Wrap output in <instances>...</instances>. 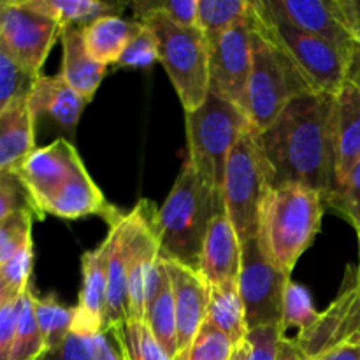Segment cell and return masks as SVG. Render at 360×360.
Listing matches in <instances>:
<instances>
[{
	"mask_svg": "<svg viewBox=\"0 0 360 360\" xmlns=\"http://www.w3.org/2000/svg\"><path fill=\"white\" fill-rule=\"evenodd\" d=\"M257 141L271 171V186L304 185L322 195L336 190L334 95L304 91L292 98Z\"/></svg>",
	"mask_w": 360,
	"mask_h": 360,
	"instance_id": "1",
	"label": "cell"
},
{
	"mask_svg": "<svg viewBox=\"0 0 360 360\" xmlns=\"http://www.w3.org/2000/svg\"><path fill=\"white\" fill-rule=\"evenodd\" d=\"M220 211H225L224 199L185 160L165 202L158 210H148L162 259L176 260L197 271L207 229Z\"/></svg>",
	"mask_w": 360,
	"mask_h": 360,
	"instance_id": "2",
	"label": "cell"
},
{
	"mask_svg": "<svg viewBox=\"0 0 360 360\" xmlns=\"http://www.w3.org/2000/svg\"><path fill=\"white\" fill-rule=\"evenodd\" d=\"M322 195L304 185L269 186L259 207L257 241L266 259L290 276L323 218Z\"/></svg>",
	"mask_w": 360,
	"mask_h": 360,
	"instance_id": "3",
	"label": "cell"
},
{
	"mask_svg": "<svg viewBox=\"0 0 360 360\" xmlns=\"http://www.w3.org/2000/svg\"><path fill=\"white\" fill-rule=\"evenodd\" d=\"M252 37V70L246 88L245 112L257 132H264L285 105L304 91H315L295 67L264 21L257 2Z\"/></svg>",
	"mask_w": 360,
	"mask_h": 360,
	"instance_id": "4",
	"label": "cell"
},
{
	"mask_svg": "<svg viewBox=\"0 0 360 360\" xmlns=\"http://www.w3.org/2000/svg\"><path fill=\"white\" fill-rule=\"evenodd\" d=\"M185 118L188 141L186 160L221 197L229 153L255 127L241 108L213 90H210L204 104L195 111L186 112Z\"/></svg>",
	"mask_w": 360,
	"mask_h": 360,
	"instance_id": "5",
	"label": "cell"
},
{
	"mask_svg": "<svg viewBox=\"0 0 360 360\" xmlns=\"http://www.w3.org/2000/svg\"><path fill=\"white\" fill-rule=\"evenodd\" d=\"M139 21L157 37L158 62L164 65L185 115L199 109L211 90L210 51L202 32L197 27H179L162 14H148Z\"/></svg>",
	"mask_w": 360,
	"mask_h": 360,
	"instance_id": "6",
	"label": "cell"
},
{
	"mask_svg": "<svg viewBox=\"0 0 360 360\" xmlns=\"http://www.w3.org/2000/svg\"><path fill=\"white\" fill-rule=\"evenodd\" d=\"M271 186V171L252 129L236 143L225 165L224 210L239 243L257 236V220L262 197Z\"/></svg>",
	"mask_w": 360,
	"mask_h": 360,
	"instance_id": "7",
	"label": "cell"
},
{
	"mask_svg": "<svg viewBox=\"0 0 360 360\" xmlns=\"http://www.w3.org/2000/svg\"><path fill=\"white\" fill-rule=\"evenodd\" d=\"M264 21L281 48L287 51L309 86L315 91L336 95L348 79L352 55L329 41L304 34L278 14L267 9L266 2H257Z\"/></svg>",
	"mask_w": 360,
	"mask_h": 360,
	"instance_id": "8",
	"label": "cell"
},
{
	"mask_svg": "<svg viewBox=\"0 0 360 360\" xmlns=\"http://www.w3.org/2000/svg\"><path fill=\"white\" fill-rule=\"evenodd\" d=\"M290 276L278 271L260 250L259 241L250 238L241 245L239 294L245 306L248 330L280 326L283 313V295Z\"/></svg>",
	"mask_w": 360,
	"mask_h": 360,
	"instance_id": "9",
	"label": "cell"
},
{
	"mask_svg": "<svg viewBox=\"0 0 360 360\" xmlns=\"http://www.w3.org/2000/svg\"><path fill=\"white\" fill-rule=\"evenodd\" d=\"M63 28L23 0H0V48L23 69L41 76V69Z\"/></svg>",
	"mask_w": 360,
	"mask_h": 360,
	"instance_id": "10",
	"label": "cell"
},
{
	"mask_svg": "<svg viewBox=\"0 0 360 360\" xmlns=\"http://www.w3.org/2000/svg\"><path fill=\"white\" fill-rule=\"evenodd\" d=\"M255 28V7L224 34L207 41L211 90L245 111L246 88L252 70V37Z\"/></svg>",
	"mask_w": 360,
	"mask_h": 360,
	"instance_id": "11",
	"label": "cell"
},
{
	"mask_svg": "<svg viewBox=\"0 0 360 360\" xmlns=\"http://www.w3.org/2000/svg\"><path fill=\"white\" fill-rule=\"evenodd\" d=\"M81 165L84 164L79 153L67 139H56L28 155L14 172L30 195L35 217H46L44 210L49 200L69 183Z\"/></svg>",
	"mask_w": 360,
	"mask_h": 360,
	"instance_id": "12",
	"label": "cell"
},
{
	"mask_svg": "<svg viewBox=\"0 0 360 360\" xmlns=\"http://www.w3.org/2000/svg\"><path fill=\"white\" fill-rule=\"evenodd\" d=\"M271 13L304 34L329 41L345 51L357 49L340 0H264Z\"/></svg>",
	"mask_w": 360,
	"mask_h": 360,
	"instance_id": "13",
	"label": "cell"
},
{
	"mask_svg": "<svg viewBox=\"0 0 360 360\" xmlns=\"http://www.w3.org/2000/svg\"><path fill=\"white\" fill-rule=\"evenodd\" d=\"M172 285L178 330V354L174 360H188L197 334L206 322L207 285L192 267L176 260L162 259Z\"/></svg>",
	"mask_w": 360,
	"mask_h": 360,
	"instance_id": "14",
	"label": "cell"
},
{
	"mask_svg": "<svg viewBox=\"0 0 360 360\" xmlns=\"http://www.w3.org/2000/svg\"><path fill=\"white\" fill-rule=\"evenodd\" d=\"M109 252H111V239L105 236L102 245L91 252H86L81 259L83 285H81L72 326V333L81 336H91L104 329Z\"/></svg>",
	"mask_w": 360,
	"mask_h": 360,
	"instance_id": "15",
	"label": "cell"
},
{
	"mask_svg": "<svg viewBox=\"0 0 360 360\" xmlns=\"http://www.w3.org/2000/svg\"><path fill=\"white\" fill-rule=\"evenodd\" d=\"M241 269V243L225 211L211 220L204 238L197 273L207 287L238 281Z\"/></svg>",
	"mask_w": 360,
	"mask_h": 360,
	"instance_id": "16",
	"label": "cell"
},
{
	"mask_svg": "<svg viewBox=\"0 0 360 360\" xmlns=\"http://www.w3.org/2000/svg\"><path fill=\"white\" fill-rule=\"evenodd\" d=\"M334 155L340 188L360 160V86L350 79L334 95Z\"/></svg>",
	"mask_w": 360,
	"mask_h": 360,
	"instance_id": "17",
	"label": "cell"
},
{
	"mask_svg": "<svg viewBox=\"0 0 360 360\" xmlns=\"http://www.w3.org/2000/svg\"><path fill=\"white\" fill-rule=\"evenodd\" d=\"M143 322L151 330L169 360H174L178 354L174 294H172L171 280L162 264L160 255H158V260L155 262L150 273V280H148Z\"/></svg>",
	"mask_w": 360,
	"mask_h": 360,
	"instance_id": "18",
	"label": "cell"
},
{
	"mask_svg": "<svg viewBox=\"0 0 360 360\" xmlns=\"http://www.w3.org/2000/svg\"><path fill=\"white\" fill-rule=\"evenodd\" d=\"M28 108L32 116L37 122L39 116L51 118L60 129L65 132H74L88 104L69 83L62 77L56 76H39L32 86L30 94L27 95Z\"/></svg>",
	"mask_w": 360,
	"mask_h": 360,
	"instance_id": "19",
	"label": "cell"
},
{
	"mask_svg": "<svg viewBox=\"0 0 360 360\" xmlns=\"http://www.w3.org/2000/svg\"><path fill=\"white\" fill-rule=\"evenodd\" d=\"M35 123L27 97L0 112V172H14L35 150Z\"/></svg>",
	"mask_w": 360,
	"mask_h": 360,
	"instance_id": "20",
	"label": "cell"
},
{
	"mask_svg": "<svg viewBox=\"0 0 360 360\" xmlns=\"http://www.w3.org/2000/svg\"><path fill=\"white\" fill-rule=\"evenodd\" d=\"M115 211L116 207H112L105 200L104 193L90 178L86 167L81 165L76 174L69 179V183L49 200L44 214H53V217L63 218V220H76V218L101 214L105 220H109Z\"/></svg>",
	"mask_w": 360,
	"mask_h": 360,
	"instance_id": "21",
	"label": "cell"
},
{
	"mask_svg": "<svg viewBox=\"0 0 360 360\" xmlns=\"http://www.w3.org/2000/svg\"><path fill=\"white\" fill-rule=\"evenodd\" d=\"M127 214L116 210L109 217L111 252L108 260V294H105L104 329L111 330L127 322V266H125V231Z\"/></svg>",
	"mask_w": 360,
	"mask_h": 360,
	"instance_id": "22",
	"label": "cell"
},
{
	"mask_svg": "<svg viewBox=\"0 0 360 360\" xmlns=\"http://www.w3.org/2000/svg\"><path fill=\"white\" fill-rule=\"evenodd\" d=\"M60 39H62L63 49L60 74L84 101L90 102L108 72V65L98 63L88 55L81 27L63 28Z\"/></svg>",
	"mask_w": 360,
	"mask_h": 360,
	"instance_id": "23",
	"label": "cell"
},
{
	"mask_svg": "<svg viewBox=\"0 0 360 360\" xmlns=\"http://www.w3.org/2000/svg\"><path fill=\"white\" fill-rule=\"evenodd\" d=\"M355 297H357V278H355V283L352 287L348 285L326 311L320 313L319 320L308 330L297 334L295 343L309 359L319 360L323 354L338 347L341 327H343L345 319H347Z\"/></svg>",
	"mask_w": 360,
	"mask_h": 360,
	"instance_id": "24",
	"label": "cell"
},
{
	"mask_svg": "<svg viewBox=\"0 0 360 360\" xmlns=\"http://www.w3.org/2000/svg\"><path fill=\"white\" fill-rule=\"evenodd\" d=\"M137 21L122 16H102L81 27L84 48L88 55L98 63L111 65L118 63L127 44L136 32Z\"/></svg>",
	"mask_w": 360,
	"mask_h": 360,
	"instance_id": "25",
	"label": "cell"
},
{
	"mask_svg": "<svg viewBox=\"0 0 360 360\" xmlns=\"http://www.w3.org/2000/svg\"><path fill=\"white\" fill-rule=\"evenodd\" d=\"M206 322L231 338L234 347L245 343L248 327L238 281L207 287Z\"/></svg>",
	"mask_w": 360,
	"mask_h": 360,
	"instance_id": "26",
	"label": "cell"
},
{
	"mask_svg": "<svg viewBox=\"0 0 360 360\" xmlns=\"http://www.w3.org/2000/svg\"><path fill=\"white\" fill-rule=\"evenodd\" d=\"M30 9L46 14L62 28L84 27L102 16H120L123 6L102 0H23Z\"/></svg>",
	"mask_w": 360,
	"mask_h": 360,
	"instance_id": "27",
	"label": "cell"
},
{
	"mask_svg": "<svg viewBox=\"0 0 360 360\" xmlns=\"http://www.w3.org/2000/svg\"><path fill=\"white\" fill-rule=\"evenodd\" d=\"M46 355L44 340L39 330L34 309V292L28 287L18 297L16 336H14L11 360H42Z\"/></svg>",
	"mask_w": 360,
	"mask_h": 360,
	"instance_id": "28",
	"label": "cell"
},
{
	"mask_svg": "<svg viewBox=\"0 0 360 360\" xmlns=\"http://www.w3.org/2000/svg\"><path fill=\"white\" fill-rule=\"evenodd\" d=\"M34 309L35 319H37L39 330L44 340L46 354L55 350L62 345L70 334L76 319V306H65L56 301L55 295H46V297H35L34 295Z\"/></svg>",
	"mask_w": 360,
	"mask_h": 360,
	"instance_id": "29",
	"label": "cell"
},
{
	"mask_svg": "<svg viewBox=\"0 0 360 360\" xmlns=\"http://www.w3.org/2000/svg\"><path fill=\"white\" fill-rule=\"evenodd\" d=\"M250 6L248 0H199L197 28L210 41L239 23L248 14Z\"/></svg>",
	"mask_w": 360,
	"mask_h": 360,
	"instance_id": "30",
	"label": "cell"
},
{
	"mask_svg": "<svg viewBox=\"0 0 360 360\" xmlns=\"http://www.w3.org/2000/svg\"><path fill=\"white\" fill-rule=\"evenodd\" d=\"M111 330L118 340L125 360H169L144 322H125Z\"/></svg>",
	"mask_w": 360,
	"mask_h": 360,
	"instance_id": "31",
	"label": "cell"
},
{
	"mask_svg": "<svg viewBox=\"0 0 360 360\" xmlns=\"http://www.w3.org/2000/svg\"><path fill=\"white\" fill-rule=\"evenodd\" d=\"M320 313L313 306L311 295L301 285L288 281L283 295V313H281V333L287 329H297L299 333L308 330L319 320Z\"/></svg>",
	"mask_w": 360,
	"mask_h": 360,
	"instance_id": "32",
	"label": "cell"
},
{
	"mask_svg": "<svg viewBox=\"0 0 360 360\" xmlns=\"http://www.w3.org/2000/svg\"><path fill=\"white\" fill-rule=\"evenodd\" d=\"M37 77L0 48V112L18 98L27 97Z\"/></svg>",
	"mask_w": 360,
	"mask_h": 360,
	"instance_id": "33",
	"label": "cell"
},
{
	"mask_svg": "<svg viewBox=\"0 0 360 360\" xmlns=\"http://www.w3.org/2000/svg\"><path fill=\"white\" fill-rule=\"evenodd\" d=\"M34 211L20 210L0 220V266L13 259L18 252L30 245Z\"/></svg>",
	"mask_w": 360,
	"mask_h": 360,
	"instance_id": "34",
	"label": "cell"
},
{
	"mask_svg": "<svg viewBox=\"0 0 360 360\" xmlns=\"http://www.w3.org/2000/svg\"><path fill=\"white\" fill-rule=\"evenodd\" d=\"M199 0H137L132 4L134 20L139 21L148 14H162L179 27H197Z\"/></svg>",
	"mask_w": 360,
	"mask_h": 360,
	"instance_id": "35",
	"label": "cell"
},
{
	"mask_svg": "<svg viewBox=\"0 0 360 360\" xmlns=\"http://www.w3.org/2000/svg\"><path fill=\"white\" fill-rule=\"evenodd\" d=\"M158 62V42L150 27L137 21L136 32L127 44L125 51L120 56L118 67H129V69H141L150 67L151 63Z\"/></svg>",
	"mask_w": 360,
	"mask_h": 360,
	"instance_id": "36",
	"label": "cell"
},
{
	"mask_svg": "<svg viewBox=\"0 0 360 360\" xmlns=\"http://www.w3.org/2000/svg\"><path fill=\"white\" fill-rule=\"evenodd\" d=\"M327 204L350 221L360 241V160L352 169L343 185L336 188L333 197L327 200Z\"/></svg>",
	"mask_w": 360,
	"mask_h": 360,
	"instance_id": "37",
	"label": "cell"
},
{
	"mask_svg": "<svg viewBox=\"0 0 360 360\" xmlns=\"http://www.w3.org/2000/svg\"><path fill=\"white\" fill-rule=\"evenodd\" d=\"M234 348L231 338L204 322L193 341L188 360H231Z\"/></svg>",
	"mask_w": 360,
	"mask_h": 360,
	"instance_id": "38",
	"label": "cell"
},
{
	"mask_svg": "<svg viewBox=\"0 0 360 360\" xmlns=\"http://www.w3.org/2000/svg\"><path fill=\"white\" fill-rule=\"evenodd\" d=\"M32 267H34V243L25 246L13 259L0 266V274L14 297H20L28 287H32Z\"/></svg>",
	"mask_w": 360,
	"mask_h": 360,
	"instance_id": "39",
	"label": "cell"
},
{
	"mask_svg": "<svg viewBox=\"0 0 360 360\" xmlns=\"http://www.w3.org/2000/svg\"><path fill=\"white\" fill-rule=\"evenodd\" d=\"M20 210L34 211L27 188L20 181L16 172H0V220Z\"/></svg>",
	"mask_w": 360,
	"mask_h": 360,
	"instance_id": "40",
	"label": "cell"
},
{
	"mask_svg": "<svg viewBox=\"0 0 360 360\" xmlns=\"http://www.w3.org/2000/svg\"><path fill=\"white\" fill-rule=\"evenodd\" d=\"M281 336L285 334L281 333L280 326L259 327V329L248 330V336H246V341L250 343L248 360H274Z\"/></svg>",
	"mask_w": 360,
	"mask_h": 360,
	"instance_id": "41",
	"label": "cell"
},
{
	"mask_svg": "<svg viewBox=\"0 0 360 360\" xmlns=\"http://www.w3.org/2000/svg\"><path fill=\"white\" fill-rule=\"evenodd\" d=\"M42 360H91L90 345H88L86 336L72 333L62 341L60 347L55 350L48 352Z\"/></svg>",
	"mask_w": 360,
	"mask_h": 360,
	"instance_id": "42",
	"label": "cell"
},
{
	"mask_svg": "<svg viewBox=\"0 0 360 360\" xmlns=\"http://www.w3.org/2000/svg\"><path fill=\"white\" fill-rule=\"evenodd\" d=\"M18 299L6 302L0 308V360H11L14 336H16Z\"/></svg>",
	"mask_w": 360,
	"mask_h": 360,
	"instance_id": "43",
	"label": "cell"
},
{
	"mask_svg": "<svg viewBox=\"0 0 360 360\" xmlns=\"http://www.w3.org/2000/svg\"><path fill=\"white\" fill-rule=\"evenodd\" d=\"M86 340L90 345L91 360H125V355L112 330H101V333L86 336Z\"/></svg>",
	"mask_w": 360,
	"mask_h": 360,
	"instance_id": "44",
	"label": "cell"
},
{
	"mask_svg": "<svg viewBox=\"0 0 360 360\" xmlns=\"http://www.w3.org/2000/svg\"><path fill=\"white\" fill-rule=\"evenodd\" d=\"M341 343L360 345V283H357V297L345 319L340 338H338V345Z\"/></svg>",
	"mask_w": 360,
	"mask_h": 360,
	"instance_id": "45",
	"label": "cell"
},
{
	"mask_svg": "<svg viewBox=\"0 0 360 360\" xmlns=\"http://www.w3.org/2000/svg\"><path fill=\"white\" fill-rule=\"evenodd\" d=\"M341 7H343L345 18L348 21L352 35H354L355 42L360 46V0H340Z\"/></svg>",
	"mask_w": 360,
	"mask_h": 360,
	"instance_id": "46",
	"label": "cell"
},
{
	"mask_svg": "<svg viewBox=\"0 0 360 360\" xmlns=\"http://www.w3.org/2000/svg\"><path fill=\"white\" fill-rule=\"evenodd\" d=\"M274 360H311L304 352L299 348L295 340H288V338L281 336L280 343H278L276 357Z\"/></svg>",
	"mask_w": 360,
	"mask_h": 360,
	"instance_id": "47",
	"label": "cell"
},
{
	"mask_svg": "<svg viewBox=\"0 0 360 360\" xmlns=\"http://www.w3.org/2000/svg\"><path fill=\"white\" fill-rule=\"evenodd\" d=\"M319 360H360V345L341 343L323 354Z\"/></svg>",
	"mask_w": 360,
	"mask_h": 360,
	"instance_id": "48",
	"label": "cell"
},
{
	"mask_svg": "<svg viewBox=\"0 0 360 360\" xmlns=\"http://www.w3.org/2000/svg\"><path fill=\"white\" fill-rule=\"evenodd\" d=\"M348 79L354 81L355 84L360 86V46H357V49L352 55V62H350V69H348Z\"/></svg>",
	"mask_w": 360,
	"mask_h": 360,
	"instance_id": "49",
	"label": "cell"
},
{
	"mask_svg": "<svg viewBox=\"0 0 360 360\" xmlns=\"http://www.w3.org/2000/svg\"><path fill=\"white\" fill-rule=\"evenodd\" d=\"M248 359H250V343L248 341H245V343H241L239 347L234 348L231 360H248Z\"/></svg>",
	"mask_w": 360,
	"mask_h": 360,
	"instance_id": "50",
	"label": "cell"
},
{
	"mask_svg": "<svg viewBox=\"0 0 360 360\" xmlns=\"http://www.w3.org/2000/svg\"><path fill=\"white\" fill-rule=\"evenodd\" d=\"M13 299H18V297H14V295L11 294L9 287H7L6 281H4V278H2V274H0V308H2L6 302L13 301Z\"/></svg>",
	"mask_w": 360,
	"mask_h": 360,
	"instance_id": "51",
	"label": "cell"
},
{
	"mask_svg": "<svg viewBox=\"0 0 360 360\" xmlns=\"http://www.w3.org/2000/svg\"><path fill=\"white\" fill-rule=\"evenodd\" d=\"M355 278H357V283H360V241H359V266L355 271Z\"/></svg>",
	"mask_w": 360,
	"mask_h": 360,
	"instance_id": "52",
	"label": "cell"
}]
</instances>
